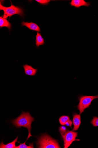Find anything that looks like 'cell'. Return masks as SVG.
<instances>
[{
  "label": "cell",
  "mask_w": 98,
  "mask_h": 148,
  "mask_svg": "<svg viewBox=\"0 0 98 148\" xmlns=\"http://www.w3.org/2000/svg\"><path fill=\"white\" fill-rule=\"evenodd\" d=\"M18 136L13 141L10 143H9L6 145L4 144L3 142H2L0 145V148H16V143L17 142L19 143L18 141Z\"/></svg>",
  "instance_id": "cell-12"
},
{
  "label": "cell",
  "mask_w": 98,
  "mask_h": 148,
  "mask_svg": "<svg viewBox=\"0 0 98 148\" xmlns=\"http://www.w3.org/2000/svg\"><path fill=\"white\" fill-rule=\"evenodd\" d=\"M70 5L72 6L79 8L81 6H88L90 5V4L83 0H72L70 3Z\"/></svg>",
  "instance_id": "cell-9"
},
{
  "label": "cell",
  "mask_w": 98,
  "mask_h": 148,
  "mask_svg": "<svg viewBox=\"0 0 98 148\" xmlns=\"http://www.w3.org/2000/svg\"><path fill=\"white\" fill-rule=\"evenodd\" d=\"M98 98V95L96 96H81L78 98L79 103L77 108L81 114L84 110L89 108L94 100Z\"/></svg>",
  "instance_id": "cell-4"
},
{
  "label": "cell",
  "mask_w": 98,
  "mask_h": 148,
  "mask_svg": "<svg viewBox=\"0 0 98 148\" xmlns=\"http://www.w3.org/2000/svg\"><path fill=\"white\" fill-rule=\"evenodd\" d=\"M59 130L62 136L64 135L67 132L66 127L64 126H60Z\"/></svg>",
  "instance_id": "cell-17"
},
{
  "label": "cell",
  "mask_w": 98,
  "mask_h": 148,
  "mask_svg": "<svg viewBox=\"0 0 98 148\" xmlns=\"http://www.w3.org/2000/svg\"><path fill=\"white\" fill-rule=\"evenodd\" d=\"M37 147L39 148H60L57 141L47 134H43L38 139Z\"/></svg>",
  "instance_id": "cell-2"
},
{
  "label": "cell",
  "mask_w": 98,
  "mask_h": 148,
  "mask_svg": "<svg viewBox=\"0 0 98 148\" xmlns=\"http://www.w3.org/2000/svg\"><path fill=\"white\" fill-rule=\"evenodd\" d=\"M11 25L7 19L3 18L2 16L0 17V27H6L10 31L11 28Z\"/></svg>",
  "instance_id": "cell-11"
},
{
  "label": "cell",
  "mask_w": 98,
  "mask_h": 148,
  "mask_svg": "<svg viewBox=\"0 0 98 148\" xmlns=\"http://www.w3.org/2000/svg\"><path fill=\"white\" fill-rule=\"evenodd\" d=\"M78 132L72 131H67L64 135H62L64 142V148H68L72 143L76 140L77 137Z\"/></svg>",
  "instance_id": "cell-5"
},
{
  "label": "cell",
  "mask_w": 98,
  "mask_h": 148,
  "mask_svg": "<svg viewBox=\"0 0 98 148\" xmlns=\"http://www.w3.org/2000/svg\"><path fill=\"white\" fill-rule=\"evenodd\" d=\"M34 121L29 112H23L18 118L12 121L13 124L18 128L23 127L27 128L29 134L26 140L32 136L31 134V124Z\"/></svg>",
  "instance_id": "cell-1"
},
{
  "label": "cell",
  "mask_w": 98,
  "mask_h": 148,
  "mask_svg": "<svg viewBox=\"0 0 98 148\" xmlns=\"http://www.w3.org/2000/svg\"><path fill=\"white\" fill-rule=\"evenodd\" d=\"M73 123L74 125V127L72 131H76L77 130L81 123L80 114H75L73 116Z\"/></svg>",
  "instance_id": "cell-8"
},
{
  "label": "cell",
  "mask_w": 98,
  "mask_h": 148,
  "mask_svg": "<svg viewBox=\"0 0 98 148\" xmlns=\"http://www.w3.org/2000/svg\"><path fill=\"white\" fill-rule=\"evenodd\" d=\"M10 1L11 5L9 7L3 6L1 2L0 10H3L4 12V14L2 17L5 19H7L8 17L10 18L12 16L15 14H18L21 17H23L24 13L23 9L20 7L14 5Z\"/></svg>",
  "instance_id": "cell-3"
},
{
  "label": "cell",
  "mask_w": 98,
  "mask_h": 148,
  "mask_svg": "<svg viewBox=\"0 0 98 148\" xmlns=\"http://www.w3.org/2000/svg\"><path fill=\"white\" fill-rule=\"evenodd\" d=\"M26 142H25L24 143H20V145L18 146H16V148H33V143H30L28 146L26 144Z\"/></svg>",
  "instance_id": "cell-14"
},
{
  "label": "cell",
  "mask_w": 98,
  "mask_h": 148,
  "mask_svg": "<svg viewBox=\"0 0 98 148\" xmlns=\"http://www.w3.org/2000/svg\"><path fill=\"white\" fill-rule=\"evenodd\" d=\"M91 123L94 127H98V118L96 116L94 117Z\"/></svg>",
  "instance_id": "cell-15"
},
{
  "label": "cell",
  "mask_w": 98,
  "mask_h": 148,
  "mask_svg": "<svg viewBox=\"0 0 98 148\" xmlns=\"http://www.w3.org/2000/svg\"><path fill=\"white\" fill-rule=\"evenodd\" d=\"M22 26H25L30 29L40 32L41 30L39 27L36 24L33 22L28 23L23 21L22 23Z\"/></svg>",
  "instance_id": "cell-7"
},
{
  "label": "cell",
  "mask_w": 98,
  "mask_h": 148,
  "mask_svg": "<svg viewBox=\"0 0 98 148\" xmlns=\"http://www.w3.org/2000/svg\"><path fill=\"white\" fill-rule=\"evenodd\" d=\"M35 1L43 5H47L51 1L49 0H36Z\"/></svg>",
  "instance_id": "cell-16"
},
{
  "label": "cell",
  "mask_w": 98,
  "mask_h": 148,
  "mask_svg": "<svg viewBox=\"0 0 98 148\" xmlns=\"http://www.w3.org/2000/svg\"><path fill=\"white\" fill-rule=\"evenodd\" d=\"M23 68L25 74L30 76H35L38 71L37 69H34L32 66L27 64L24 65Z\"/></svg>",
  "instance_id": "cell-6"
},
{
  "label": "cell",
  "mask_w": 98,
  "mask_h": 148,
  "mask_svg": "<svg viewBox=\"0 0 98 148\" xmlns=\"http://www.w3.org/2000/svg\"><path fill=\"white\" fill-rule=\"evenodd\" d=\"M72 122L70 120H69L67 121L65 124V125L68 126L72 127Z\"/></svg>",
  "instance_id": "cell-18"
},
{
  "label": "cell",
  "mask_w": 98,
  "mask_h": 148,
  "mask_svg": "<svg viewBox=\"0 0 98 148\" xmlns=\"http://www.w3.org/2000/svg\"><path fill=\"white\" fill-rule=\"evenodd\" d=\"M45 40L42 37L41 34L37 32L36 36L35 45L38 48L41 45H43L45 44Z\"/></svg>",
  "instance_id": "cell-10"
},
{
  "label": "cell",
  "mask_w": 98,
  "mask_h": 148,
  "mask_svg": "<svg viewBox=\"0 0 98 148\" xmlns=\"http://www.w3.org/2000/svg\"><path fill=\"white\" fill-rule=\"evenodd\" d=\"M69 120H70L69 117L66 116H61L59 119L60 124L63 125H65L66 122Z\"/></svg>",
  "instance_id": "cell-13"
}]
</instances>
